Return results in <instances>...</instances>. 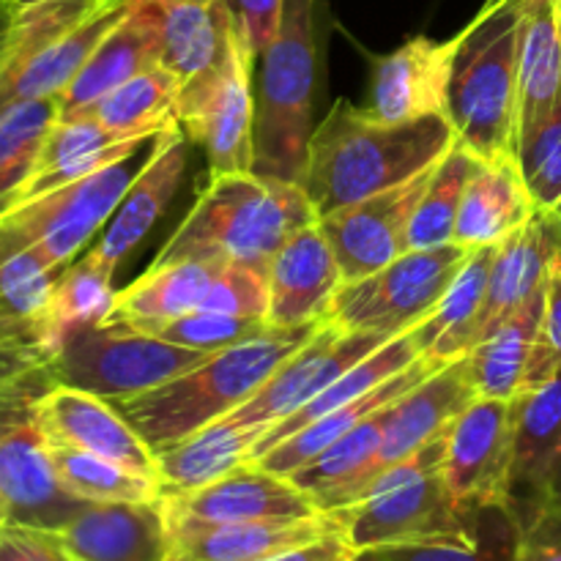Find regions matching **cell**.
<instances>
[{"label": "cell", "mask_w": 561, "mask_h": 561, "mask_svg": "<svg viewBox=\"0 0 561 561\" xmlns=\"http://www.w3.org/2000/svg\"><path fill=\"white\" fill-rule=\"evenodd\" d=\"M55 383L47 362L27 367L0 392V502L5 524L58 531L88 502L71 496L55 474L44 433V392Z\"/></svg>", "instance_id": "6"}, {"label": "cell", "mask_w": 561, "mask_h": 561, "mask_svg": "<svg viewBox=\"0 0 561 561\" xmlns=\"http://www.w3.org/2000/svg\"><path fill=\"white\" fill-rule=\"evenodd\" d=\"M186 159H190V151H186V137L181 126L164 131L162 146L148 159L140 175L131 181V186L121 197L118 208L102 228L99 241L88 250V255L118 272L121 263L146 241L153 225L168 211L170 201L184 181Z\"/></svg>", "instance_id": "20"}, {"label": "cell", "mask_w": 561, "mask_h": 561, "mask_svg": "<svg viewBox=\"0 0 561 561\" xmlns=\"http://www.w3.org/2000/svg\"><path fill=\"white\" fill-rule=\"evenodd\" d=\"M268 329L266 321L257 318H241V316H225V312L211 310H195L186 316L175 318V321L159 327L157 337L170 340L184 348L206 351V354H219L225 348L247 343V340L257 337Z\"/></svg>", "instance_id": "45"}, {"label": "cell", "mask_w": 561, "mask_h": 561, "mask_svg": "<svg viewBox=\"0 0 561 561\" xmlns=\"http://www.w3.org/2000/svg\"><path fill=\"white\" fill-rule=\"evenodd\" d=\"M447 433L381 471L359 502L332 513L356 551L442 537L466 524L469 510H460L444 485Z\"/></svg>", "instance_id": "8"}, {"label": "cell", "mask_w": 561, "mask_h": 561, "mask_svg": "<svg viewBox=\"0 0 561 561\" xmlns=\"http://www.w3.org/2000/svg\"><path fill=\"white\" fill-rule=\"evenodd\" d=\"M55 535L71 561H168L173 551L164 499L85 504Z\"/></svg>", "instance_id": "17"}, {"label": "cell", "mask_w": 561, "mask_h": 561, "mask_svg": "<svg viewBox=\"0 0 561 561\" xmlns=\"http://www.w3.org/2000/svg\"><path fill=\"white\" fill-rule=\"evenodd\" d=\"M416 359H420V348H416L414 329L387 340L381 348L373 351L370 356H365V359H362L359 365L351 367L348 373H343L332 387L323 389V392L318 394L316 400H310L305 409H299L294 416L268 427V431L263 433L261 442L255 444V449H252L250 463H255V460L263 458L268 449H274L279 442H285V438H290L294 433H299L301 427H307L310 422L327 416L329 411H337L343 409V405L354 403V400L365 398L367 392H373V389L381 387L383 381H389L392 376L403 373L405 367L414 365Z\"/></svg>", "instance_id": "36"}, {"label": "cell", "mask_w": 561, "mask_h": 561, "mask_svg": "<svg viewBox=\"0 0 561 561\" xmlns=\"http://www.w3.org/2000/svg\"><path fill=\"white\" fill-rule=\"evenodd\" d=\"M0 524H5V515H3V502H0Z\"/></svg>", "instance_id": "55"}, {"label": "cell", "mask_w": 561, "mask_h": 561, "mask_svg": "<svg viewBox=\"0 0 561 561\" xmlns=\"http://www.w3.org/2000/svg\"><path fill=\"white\" fill-rule=\"evenodd\" d=\"M140 5L157 27L159 64L181 85L222 66L244 42L225 0H140Z\"/></svg>", "instance_id": "18"}, {"label": "cell", "mask_w": 561, "mask_h": 561, "mask_svg": "<svg viewBox=\"0 0 561 561\" xmlns=\"http://www.w3.org/2000/svg\"><path fill=\"white\" fill-rule=\"evenodd\" d=\"M58 115L55 99L22 102L0 113V203L27 179Z\"/></svg>", "instance_id": "43"}, {"label": "cell", "mask_w": 561, "mask_h": 561, "mask_svg": "<svg viewBox=\"0 0 561 561\" xmlns=\"http://www.w3.org/2000/svg\"><path fill=\"white\" fill-rule=\"evenodd\" d=\"M113 279V268L99 263L88 252L60 272L53 290V301H49L47 354L58 348V343L66 334L107 321V316L115 307V299H118Z\"/></svg>", "instance_id": "40"}, {"label": "cell", "mask_w": 561, "mask_h": 561, "mask_svg": "<svg viewBox=\"0 0 561 561\" xmlns=\"http://www.w3.org/2000/svg\"><path fill=\"white\" fill-rule=\"evenodd\" d=\"M170 131V129H168ZM162 135H153L146 146L129 157L75 181L38 201L0 214V257L20 250H33L53 268H66L82 250L102 233L121 197L140 175L148 159L162 146Z\"/></svg>", "instance_id": "7"}, {"label": "cell", "mask_w": 561, "mask_h": 561, "mask_svg": "<svg viewBox=\"0 0 561 561\" xmlns=\"http://www.w3.org/2000/svg\"><path fill=\"white\" fill-rule=\"evenodd\" d=\"M201 310L257 318L268 323V274L250 266L222 263Z\"/></svg>", "instance_id": "46"}, {"label": "cell", "mask_w": 561, "mask_h": 561, "mask_svg": "<svg viewBox=\"0 0 561 561\" xmlns=\"http://www.w3.org/2000/svg\"><path fill=\"white\" fill-rule=\"evenodd\" d=\"M179 96L181 82L173 71L157 64L99 99L85 115H93L104 129L124 140L151 137L179 129Z\"/></svg>", "instance_id": "38"}, {"label": "cell", "mask_w": 561, "mask_h": 561, "mask_svg": "<svg viewBox=\"0 0 561 561\" xmlns=\"http://www.w3.org/2000/svg\"><path fill=\"white\" fill-rule=\"evenodd\" d=\"M343 272L321 228L299 230L268 266V327L327 321Z\"/></svg>", "instance_id": "21"}, {"label": "cell", "mask_w": 561, "mask_h": 561, "mask_svg": "<svg viewBox=\"0 0 561 561\" xmlns=\"http://www.w3.org/2000/svg\"><path fill=\"white\" fill-rule=\"evenodd\" d=\"M327 0H285L283 22L261 55L255 91V173L296 181L312 135Z\"/></svg>", "instance_id": "5"}, {"label": "cell", "mask_w": 561, "mask_h": 561, "mask_svg": "<svg viewBox=\"0 0 561 561\" xmlns=\"http://www.w3.org/2000/svg\"><path fill=\"white\" fill-rule=\"evenodd\" d=\"M211 354L184 348L151 332L118 323H96L66 334L47 367L64 387L104 400H129L184 376Z\"/></svg>", "instance_id": "9"}, {"label": "cell", "mask_w": 561, "mask_h": 561, "mask_svg": "<svg viewBox=\"0 0 561 561\" xmlns=\"http://www.w3.org/2000/svg\"><path fill=\"white\" fill-rule=\"evenodd\" d=\"M469 255L471 250L455 241L431 250H409L381 272L340 285L329 321L345 332H378L387 337L411 332L442 305Z\"/></svg>", "instance_id": "10"}, {"label": "cell", "mask_w": 561, "mask_h": 561, "mask_svg": "<svg viewBox=\"0 0 561 561\" xmlns=\"http://www.w3.org/2000/svg\"><path fill=\"white\" fill-rule=\"evenodd\" d=\"M561 373V257L553 263L546 279V307H542L540 332H537L535 354H531L526 389H535Z\"/></svg>", "instance_id": "47"}, {"label": "cell", "mask_w": 561, "mask_h": 561, "mask_svg": "<svg viewBox=\"0 0 561 561\" xmlns=\"http://www.w3.org/2000/svg\"><path fill=\"white\" fill-rule=\"evenodd\" d=\"M219 266L222 263L181 261L148 268L129 288L121 290L113 312L104 323H118V327L153 334L164 323L201 310L214 277L219 274Z\"/></svg>", "instance_id": "32"}, {"label": "cell", "mask_w": 561, "mask_h": 561, "mask_svg": "<svg viewBox=\"0 0 561 561\" xmlns=\"http://www.w3.org/2000/svg\"><path fill=\"white\" fill-rule=\"evenodd\" d=\"M471 400H477V389L471 381L469 356L438 367L433 376L416 383L389 409L383 447L378 455V474L414 455L433 438L444 436L453 422L469 409Z\"/></svg>", "instance_id": "22"}, {"label": "cell", "mask_w": 561, "mask_h": 561, "mask_svg": "<svg viewBox=\"0 0 561 561\" xmlns=\"http://www.w3.org/2000/svg\"><path fill=\"white\" fill-rule=\"evenodd\" d=\"M515 449L510 510L524 520L540 499L542 482L561 453V373L513 400Z\"/></svg>", "instance_id": "27"}, {"label": "cell", "mask_w": 561, "mask_h": 561, "mask_svg": "<svg viewBox=\"0 0 561 561\" xmlns=\"http://www.w3.org/2000/svg\"><path fill=\"white\" fill-rule=\"evenodd\" d=\"M515 561H561V507L540 504L520 520Z\"/></svg>", "instance_id": "49"}, {"label": "cell", "mask_w": 561, "mask_h": 561, "mask_svg": "<svg viewBox=\"0 0 561 561\" xmlns=\"http://www.w3.org/2000/svg\"><path fill=\"white\" fill-rule=\"evenodd\" d=\"M38 362H47V354L42 348L20 343H0V392H3L11 378L20 376L27 367L38 365Z\"/></svg>", "instance_id": "52"}, {"label": "cell", "mask_w": 561, "mask_h": 561, "mask_svg": "<svg viewBox=\"0 0 561 561\" xmlns=\"http://www.w3.org/2000/svg\"><path fill=\"white\" fill-rule=\"evenodd\" d=\"M542 307H546V285L520 310H515L507 321L499 323L488 337L477 343V348L469 354L477 398L515 400L524 392L537 332H540Z\"/></svg>", "instance_id": "35"}, {"label": "cell", "mask_w": 561, "mask_h": 561, "mask_svg": "<svg viewBox=\"0 0 561 561\" xmlns=\"http://www.w3.org/2000/svg\"><path fill=\"white\" fill-rule=\"evenodd\" d=\"M537 211L515 157L480 162L466 186L453 241L466 250L499 247Z\"/></svg>", "instance_id": "28"}, {"label": "cell", "mask_w": 561, "mask_h": 561, "mask_svg": "<svg viewBox=\"0 0 561 561\" xmlns=\"http://www.w3.org/2000/svg\"><path fill=\"white\" fill-rule=\"evenodd\" d=\"M561 96V0H524L518 80V140ZM515 140V146H518Z\"/></svg>", "instance_id": "34"}, {"label": "cell", "mask_w": 561, "mask_h": 561, "mask_svg": "<svg viewBox=\"0 0 561 561\" xmlns=\"http://www.w3.org/2000/svg\"><path fill=\"white\" fill-rule=\"evenodd\" d=\"M387 340L392 337L378 332H345L334 321H327L241 409L225 420L236 425H277L305 409Z\"/></svg>", "instance_id": "13"}, {"label": "cell", "mask_w": 561, "mask_h": 561, "mask_svg": "<svg viewBox=\"0 0 561 561\" xmlns=\"http://www.w3.org/2000/svg\"><path fill=\"white\" fill-rule=\"evenodd\" d=\"M520 520L507 504L474 507L460 529L442 537L383 548L387 561H515Z\"/></svg>", "instance_id": "39"}, {"label": "cell", "mask_w": 561, "mask_h": 561, "mask_svg": "<svg viewBox=\"0 0 561 561\" xmlns=\"http://www.w3.org/2000/svg\"><path fill=\"white\" fill-rule=\"evenodd\" d=\"M252 58H261L283 22L285 0H225Z\"/></svg>", "instance_id": "48"}, {"label": "cell", "mask_w": 561, "mask_h": 561, "mask_svg": "<svg viewBox=\"0 0 561 561\" xmlns=\"http://www.w3.org/2000/svg\"><path fill=\"white\" fill-rule=\"evenodd\" d=\"M389 409L392 405L362 420L321 458L290 474V480L312 499L321 513H337L356 504L378 477V455L383 447Z\"/></svg>", "instance_id": "29"}, {"label": "cell", "mask_w": 561, "mask_h": 561, "mask_svg": "<svg viewBox=\"0 0 561 561\" xmlns=\"http://www.w3.org/2000/svg\"><path fill=\"white\" fill-rule=\"evenodd\" d=\"M540 504H557V507H561V453H559V458L553 460L546 482H542V491H540V499H537L535 510L540 507ZM535 510H531V513H535Z\"/></svg>", "instance_id": "53"}, {"label": "cell", "mask_w": 561, "mask_h": 561, "mask_svg": "<svg viewBox=\"0 0 561 561\" xmlns=\"http://www.w3.org/2000/svg\"><path fill=\"white\" fill-rule=\"evenodd\" d=\"M553 214H557V217L561 219V203H559V206H557V208H553Z\"/></svg>", "instance_id": "56"}, {"label": "cell", "mask_w": 561, "mask_h": 561, "mask_svg": "<svg viewBox=\"0 0 561 561\" xmlns=\"http://www.w3.org/2000/svg\"><path fill=\"white\" fill-rule=\"evenodd\" d=\"M60 272L33 250L0 257V343L33 345L47 354L49 301Z\"/></svg>", "instance_id": "37"}, {"label": "cell", "mask_w": 561, "mask_h": 561, "mask_svg": "<svg viewBox=\"0 0 561 561\" xmlns=\"http://www.w3.org/2000/svg\"><path fill=\"white\" fill-rule=\"evenodd\" d=\"M515 449L513 400H471L453 422L444 453V485L460 510L510 502ZM510 507V504H507Z\"/></svg>", "instance_id": "12"}, {"label": "cell", "mask_w": 561, "mask_h": 561, "mask_svg": "<svg viewBox=\"0 0 561 561\" xmlns=\"http://www.w3.org/2000/svg\"><path fill=\"white\" fill-rule=\"evenodd\" d=\"M561 257V219L553 211L537 208L524 228L496 247L488 279L485 310H482L480 340L499 323L507 321L546 285L553 263Z\"/></svg>", "instance_id": "23"}, {"label": "cell", "mask_w": 561, "mask_h": 561, "mask_svg": "<svg viewBox=\"0 0 561 561\" xmlns=\"http://www.w3.org/2000/svg\"><path fill=\"white\" fill-rule=\"evenodd\" d=\"M449 55L453 38L442 44L416 36L394 53L378 58L373 71V113L392 124L444 115Z\"/></svg>", "instance_id": "24"}, {"label": "cell", "mask_w": 561, "mask_h": 561, "mask_svg": "<svg viewBox=\"0 0 561 561\" xmlns=\"http://www.w3.org/2000/svg\"><path fill=\"white\" fill-rule=\"evenodd\" d=\"M433 168L405 184L318 219V228L327 236L345 283L370 277L409 252L411 219L425 195Z\"/></svg>", "instance_id": "14"}, {"label": "cell", "mask_w": 561, "mask_h": 561, "mask_svg": "<svg viewBox=\"0 0 561 561\" xmlns=\"http://www.w3.org/2000/svg\"><path fill=\"white\" fill-rule=\"evenodd\" d=\"M266 425H236L230 420L211 422L192 436L157 453V477L162 496H181L217 482L239 466L250 463L252 449Z\"/></svg>", "instance_id": "30"}, {"label": "cell", "mask_w": 561, "mask_h": 561, "mask_svg": "<svg viewBox=\"0 0 561 561\" xmlns=\"http://www.w3.org/2000/svg\"><path fill=\"white\" fill-rule=\"evenodd\" d=\"M316 222V208L296 181L261 173L217 175L159 250L151 268L203 261L236 263L268 274L274 255Z\"/></svg>", "instance_id": "2"}, {"label": "cell", "mask_w": 561, "mask_h": 561, "mask_svg": "<svg viewBox=\"0 0 561 561\" xmlns=\"http://www.w3.org/2000/svg\"><path fill=\"white\" fill-rule=\"evenodd\" d=\"M327 321L268 327L257 337L211 354L203 365L151 392L110 403L135 425L148 447L159 453L241 409Z\"/></svg>", "instance_id": "4"}, {"label": "cell", "mask_w": 561, "mask_h": 561, "mask_svg": "<svg viewBox=\"0 0 561 561\" xmlns=\"http://www.w3.org/2000/svg\"><path fill=\"white\" fill-rule=\"evenodd\" d=\"M47 442L102 455L135 474L157 477V453L110 400L55 381L38 403Z\"/></svg>", "instance_id": "16"}, {"label": "cell", "mask_w": 561, "mask_h": 561, "mask_svg": "<svg viewBox=\"0 0 561 561\" xmlns=\"http://www.w3.org/2000/svg\"><path fill=\"white\" fill-rule=\"evenodd\" d=\"M356 553V548L351 546V540L345 537L343 529L332 531V535H323L318 540L305 542V546L288 548V551L277 553V557L266 561H348Z\"/></svg>", "instance_id": "51"}, {"label": "cell", "mask_w": 561, "mask_h": 561, "mask_svg": "<svg viewBox=\"0 0 561 561\" xmlns=\"http://www.w3.org/2000/svg\"><path fill=\"white\" fill-rule=\"evenodd\" d=\"M480 168V159L455 142L433 168L427 190L416 206L409 230V250H431V247L453 244L455 222L471 175Z\"/></svg>", "instance_id": "42"}, {"label": "cell", "mask_w": 561, "mask_h": 561, "mask_svg": "<svg viewBox=\"0 0 561 561\" xmlns=\"http://www.w3.org/2000/svg\"><path fill=\"white\" fill-rule=\"evenodd\" d=\"M159 64L157 27L142 11L140 0H135L129 14L113 27L107 38L96 47V53L85 60L75 80L58 93L60 118L85 115L99 99L107 96L126 80Z\"/></svg>", "instance_id": "26"}, {"label": "cell", "mask_w": 561, "mask_h": 561, "mask_svg": "<svg viewBox=\"0 0 561 561\" xmlns=\"http://www.w3.org/2000/svg\"><path fill=\"white\" fill-rule=\"evenodd\" d=\"M247 44L228 60L181 85L179 124L206 148L211 179L230 173H255V91Z\"/></svg>", "instance_id": "11"}, {"label": "cell", "mask_w": 561, "mask_h": 561, "mask_svg": "<svg viewBox=\"0 0 561 561\" xmlns=\"http://www.w3.org/2000/svg\"><path fill=\"white\" fill-rule=\"evenodd\" d=\"M524 0H488L453 38L444 115L480 162L515 157Z\"/></svg>", "instance_id": "3"}, {"label": "cell", "mask_w": 561, "mask_h": 561, "mask_svg": "<svg viewBox=\"0 0 561 561\" xmlns=\"http://www.w3.org/2000/svg\"><path fill=\"white\" fill-rule=\"evenodd\" d=\"M493 255H496V247L471 250L469 261L463 263L455 283L449 285L442 305L433 310L427 321H422L414 329L416 348L425 362L444 367L449 362L463 359L477 348Z\"/></svg>", "instance_id": "31"}, {"label": "cell", "mask_w": 561, "mask_h": 561, "mask_svg": "<svg viewBox=\"0 0 561 561\" xmlns=\"http://www.w3.org/2000/svg\"><path fill=\"white\" fill-rule=\"evenodd\" d=\"M515 162L524 173L537 208L553 211L561 203V96L551 113L515 146Z\"/></svg>", "instance_id": "44"}, {"label": "cell", "mask_w": 561, "mask_h": 561, "mask_svg": "<svg viewBox=\"0 0 561 561\" xmlns=\"http://www.w3.org/2000/svg\"><path fill=\"white\" fill-rule=\"evenodd\" d=\"M170 529L175 526L255 524V520L312 518L321 510L290 477L257 463H244L206 488L181 496H162Z\"/></svg>", "instance_id": "15"}, {"label": "cell", "mask_w": 561, "mask_h": 561, "mask_svg": "<svg viewBox=\"0 0 561 561\" xmlns=\"http://www.w3.org/2000/svg\"><path fill=\"white\" fill-rule=\"evenodd\" d=\"M455 142L447 115L392 124L340 99L312 129L299 184L321 219L416 179Z\"/></svg>", "instance_id": "1"}, {"label": "cell", "mask_w": 561, "mask_h": 561, "mask_svg": "<svg viewBox=\"0 0 561 561\" xmlns=\"http://www.w3.org/2000/svg\"><path fill=\"white\" fill-rule=\"evenodd\" d=\"M0 561H71L55 531L0 524Z\"/></svg>", "instance_id": "50"}, {"label": "cell", "mask_w": 561, "mask_h": 561, "mask_svg": "<svg viewBox=\"0 0 561 561\" xmlns=\"http://www.w3.org/2000/svg\"><path fill=\"white\" fill-rule=\"evenodd\" d=\"M131 3L135 0H115V3L104 5L102 11L49 42L20 66L0 75V113L22 102L58 99V93L75 80L85 60L96 53L99 44L129 14Z\"/></svg>", "instance_id": "25"}, {"label": "cell", "mask_w": 561, "mask_h": 561, "mask_svg": "<svg viewBox=\"0 0 561 561\" xmlns=\"http://www.w3.org/2000/svg\"><path fill=\"white\" fill-rule=\"evenodd\" d=\"M49 455H53V466L60 485L71 496L82 499L88 504L153 502V499H162L157 480L135 474V471L124 469V466L113 463L102 455L53 442H49Z\"/></svg>", "instance_id": "41"}, {"label": "cell", "mask_w": 561, "mask_h": 561, "mask_svg": "<svg viewBox=\"0 0 561 561\" xmlns=\"http://www.w3.org/2000/svg\"><path fill=\"white\" fill-rule=\"evenodd\" d=\"M153 137V135H151ZM151 137H124L104 129L93 115L60 118L49 126L27 179L0 203V214L58 192L146 146Z\"/></svg>", "instance_id": "19"}, {"label": "cell", "mask_w": 561, "mask_h": 561, "mask_svg": "<svg viewBox=\"0 0 561 561\" xmlns=\"http://www.w3.org/2000/svg\"><path fill=\"white\" fill-rule=\"evenodd\" d=\"M436 370V365H431V362H425L420 356L414 365H409L403 373H398V376H392L389 381H383L381 387L367 392L365 398L354 400V403L343 405V409L337 411H329L327 416L310 422V425L301 427L299 433H294L290 438L279 442L277 447L268 449V453L263 455V458H257L255 463L279 477L296 474V471L310 466L316 458H321L337 438H343L345 433L354 431L362 420L373 416L376 411L387 409V405L398 403L405 392H411L416 383H422Z\"/></svg>", "instance_id": "33"}, {"label": "cell", "mask_w": 561, "mask_h": 561, "mask_svg": "<svg viewBox=\"0 0 561 561\" xmlns=\"http://www.w3.org/2000/svg\"><path fill=\"white\" fill-rule=\"evenodd\" d=\"M25 3H36V0H25Z\"/></svg>", "instance_id": "57"}, {"label": "cell", "mask_w": 561, "mask_h": 561, "mask_svg": "<svg viewBox=\"0 0 561 561\" xmlns=\"http://www.w3.org/2000/svg\"><path fill=\"white\" fill-rule=\"evenodd\" d=\"M348 561H387V551L383 548H365V551H356Z\"/></svg>", "instance_id": "54"}]
</instances>
